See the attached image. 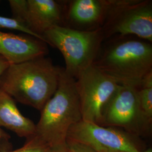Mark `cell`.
Returning <instances> with one entry per match:
<instances>
[{"label": "cell", "instance_id": "obj_17", "mask_svg": "<svg viewBox=\"0 0 152 152\" xmlns=\"http://www.w3.org/2000/svg\"><path fill=\"white\" fill-rule=\"evenodd\" d=\"M65 144L67 152H98L85 144L69 139H66Z\"/></svg>", "mask_w": 152, "mask_h": 152}, {"label": "cell", "instance_id": "obj_9", "mask_svg": "<svg viewBox=\"0 0 152 152\" xmlns=\"http://www.w3.org/2000/svg\"><path fill=\"white\" fill-rule=\"evenodd\" d=\"M60 1L63 26L81 31H94L103 27L113 3V0Z\"/></svg>", "mask_w": 152, "mask_h": 152}, {"label": "cell", "instance_id": "obj_12", "mask_svg": "<svg viewBox=\"0 0 152 152\" xmlns=\"http://www.w3.org/2000/svg\"><path fill=\"white\" fill-rule=\"evenodd\" d=\"M0 127H4L27 140L33 137L36 132V124L21 113L15 100L1 88Z\"/></svg>", "mask_w": 152, "mask_h": 152}, {"label": "cell", "instance_id": "obj_18", "mask_svg": "<svg viewBox=\"0 0 152 152\" xmlns=\"http://www.w3.org/2000/svg\"><path fill=\"white\" fill-rule=\"evenodd\" d=\"M10 136L0 127V152L11 150Z\"/></svg>", "mask_w": 152, "mask_h": 152}, {"label": "cell", "instance_id": "obj_3", "mask_svg": "<svg viewBox=\"0 0 152 152\" xmlns=\"http://www.w3.org/2000/svg\"><path fill=\"white\" fill-rule=\"evenodd\" d=\"M33 137L48 148L65 144L71 127L82 120L75 79L63 68L58 86L40 111Z\"/></svg>", "mask_w": 152, "mask_h": 152}, {"label": "cell", "instance_id": "obj_13", "mask_svg": "<svg viewBox=\"0 0 152 152\" xmlns=\"http://www.w3.org/2000/svg\"><path fill=\"white\" fill-rule=\"evenodd\" d=\"M137 94L142 113L147 121L152 124V72L145 77L137 87Z\"/></svg>", "mask_w": 152, "mask_h": 152}, {"label": "cell", "instance_id": "obj_16", "mask_svg": "<svg viewBox=\"0 0 152 152\" xmlns=\"http://www.w3.org/2000/svg\"><path fill=\"white\" fill-rule=\"evenodd\" d=\"M48 147L40 143L34 138L27 139L22 147L15 150H9L1 152H48Z\"/></svg>", "mask_w": 152, "mask_h": 152}, {"label": "cell", "instance_id": "obj_21", "mask_svg": "<svg viewBox=\"0 0 152 152\" xmlns=\"http://www.w3.org/2000/svg\"><path fill=\"white\" fill-rule=\"evenodd\" d=\"M137 152H152V150L151 148H150V149H148V150H146V151H143V152H141L140 151H138Z\"/></svg>", "mask_w": 152, "mask_h": 152}, {"label": "cell", "instance_id": "obj_15", "mask_svg": "<svg viewBox=\"0 0 152 152\" xmlns=\"http://www.w3.org/2000/svg\"><path fill=\"white\" fill-rule=\"evenodd\" d=\"M9 3L12 14V18L25 25L27 11V0H10Z\"/></svg>", "mask_w": 152, "mask_h": 152}, {"label": "cell", "instance_id": "obj_14", "mask_svg": "<svg viewBox=\"0 0 152 152\" xmlns=\"http://www.w3.org/2000/svg\"><path fill=\"white\" fill-rule=\"evenodd\" d=\"M0 28L19 31L22 33H24V34H27L36 38H38L47 44L46 40L43 37L33 32L24 24L16 20V19L12 18H7L0 15Z\"/></svg>", "mask_w": 152, "mask_h": 152}, {"label": "cell", "instance_id": "obj_11", "mask_svg": "<svg viewBox=\"0 0 152 152\" xmlns=\"http://www.w3.org/2000/svg\"><path fill=\"white\" fill-rule=\"evenodd\" d=\"M25 25L42 37L44 33L51 28L63 26V10L61 1L27 0Z\"/></svg>", "mask_w": 152, "mask_h": 152}, {"label": "cell", "instance_id": "obj_8", "mask_svg": "<svg viewBox=\"0 0 152 152\" xmlns=\"http://www.w3.org/2000/svg\"><path fill=\"white\" fill-rule=\"evenodd\" d=\"M134 136L122 129L104 127L82 120L73 125L67 138L91 147L98 152H137Z\"/></svg>", "mask_w": 152, "mask_h": 152}, {"label": "cell", "instance_id": "obj_4", "mask_svg": "<svg viewBox=\"0 0 152 152\" xmlns=\"http://www.w3.org/2000/svg\"><path fill=\"white\" fill-rule=\"evenodd\" d=\"M42 36L47 44L60 51L65 60L64 71L75 79L92 65L104 41L101 29L81 31L55 26Z\"/></svg>", "mask_w": 152, "mask_h": 152}, {"label": "cell", "instance_id": "obj_7", "mask_svg": "<svg viewBox=\"0 0 152 152\" xmlns=\"http://www.w3.org/2000/svg\"><path fill=\"white\" fill-rule=\"evenodd\" d=\"M82 120L100 125L104 109L120 84L91 65L75 79Z\"/></svg>", "mask_w": 152, "mask_h": 152}, {"label": "cell", "instance_id": "obj_10", "mask_svg": "<svg viewBox=\"0 0 152 152\" xmlns=\"http://www.w3.org/2000/svg\"><path fill=\"white\" fill-rule=\"evenodd\" d=\"M48 53V44L38 38L0 31V56L10 65L45 56Z\"/></svg>", "mask_w": 152, "mask_h": 152}, {"label": "cell", "instance_id": "obj_1", "mask_svg": "<svg viewBox=\"0 0 152 152\" xmlns=\"http://www.w3.org/2000/svg\"><path fill=\"white\" fill-rule=\"evenodd\" d=\"M92 65L120 85L139 87L152 72V43L132 36L104 40Z\"/></svg>", "mask_w": 152, "mask_h": 152}, {"label": "cell", "instance_id": "obj_5", "mask_svg": "<svg viewBox=\"0 0 152 152\" xmlns=\"http://www.w3.org/2000/svg\"><path fill=\"white\" fill-rule=\"evenodd\" d=\"M104 41L132 36L152 43V1L113 0L103 27Z\"/></svg>", "mask_w": 152, "mask_h": 152}, {"label": "cell", "instance_id": "obj_6", "mask_svg": "<svg viewBox=\"0 0 152 152\" xmlns=\"http://www.w3.org/2000/svg\"><path fill=\"white\" fill-rule=\"evenodd\" d=\"M137 87L119 85L104 109L100 126L120 129L135 136L150 131L152 125L142 113Z\"/></svg>", "mask_w": 152, "mask_h": 152}, {"label": "cell", "instance_id": "obj_2", "mask_svg": "<svg viewBox=\"0 0 152 152\" xmlns=\"http://www.w3.org/2000/svg\"><path fill=\"white\" fill-rule=\"evenodd\" d=\"M62 68L46 56L11 64L0 78V88L19 103L41 111L56 91Z\"/></svg>", "mask_w": 152, "mask_h": 152}, {"label": "cell", "instance_id": "obj_22", "mask_svg": "<svg viewBox=\"0 0 152 152\" xmlns=\"http://www.w3.org/2000/svg\"><path fill=\"white\" fill-rule=\"evenodd\" d=\"M1 152H2V151H1Z\"/></svg>", "mask_w": 152, "mask_h": 152}, {"label": "cell", "instance_id": "obj_20", "mask_svg": "<svg viewBox=\"0 0 152 152\" xmlns=\"http://www.w3.org/2000/svg\"><path fill=\"white\" fill-rule=\"evenodd\" d=\"M48 152H67L66 144L49 148Z\"/></svg>", "mask_w": 152, "mask_h": 152}, {"label": "cell", "instance_id": "obj_19", "mask_svg": "<svg viewBox=\"0 0 152 152\" xmlns=\"http://www.w3.org/2000/svg\"><path fill=\"white\" fill-rule=\"evenodd\" d=\"M10 65V63L4 58L0 56V78Z\"/></svg>", "mask_w": 152, "mask_h": 152}]
</instances>
